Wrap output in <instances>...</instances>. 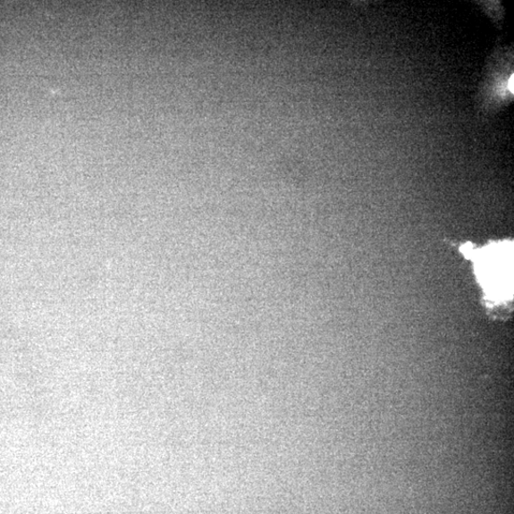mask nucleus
I'll list each match as a JSON object with an SVG mask.
<instances>
[{
    "label": "nucleus",
    "instance_id": "obj_1",
    "mask_svg": "<svg viewBox=\"0 0 514 514\" xmlns=\"http://www.w3.org/2000/svg\"><path fill=\"white\" fill-rule=\"evenodd\" d=\"M479 257V271L485 288L493 299L510 295L511 282V255L510 248L493 247Z\"/></svg>",
    "mask_w": 514,
    "mask_h": 514
}]
</instances>
